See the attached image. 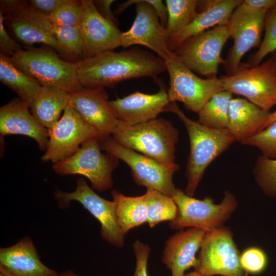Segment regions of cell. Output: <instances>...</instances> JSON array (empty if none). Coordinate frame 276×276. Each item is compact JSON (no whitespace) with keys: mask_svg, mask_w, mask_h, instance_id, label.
Masks as SVG:
<instances>
[{"mask_svg":"<svg viewBox=\"0 0 276 276\" xmlns=\"http://www.w3.org/2000/svg\"><path fill=\"white\" fill-rule=\"evenodd\" d=\"M267 11L251 9L242 2L232 13L226 26L234 44L223 64L227 75L236 71L248 51L260 45Z\"/></svg>","mask_w":276,"mask_h":276,"instance_id":"9a60e30c","label":"cell"},{"mask_svg":"<svg viewBox=\"0 0 276 276\" xmlns=\"http://www.w3.org/2000/svg\"><path fill=\"white\" fill-rule=\"evenodd\" d=\"M49 139L40 159L53 164L66 159L89 139L97 137L96 130L85 122L70 105L55 126L48 129Z\"/></svg>","mask_w":276,"mask_h":276,"instance_id":"2e32d148","label":"cell"},{"mask_svg":"<svg viewBox=\"0 0 276 276\" xmlns=\"http://www.w3.org/2000/svg\"><path fill=\"white\" fill-rule=\"evenodd\" d=\"M246 99L232 98L230 101L227 129L240 143L262 130L270 114Z\"/></svg>","mask_w":276,"mask_h":276,"instance_id":"cb8c5ba5","label":"cell"},{"mask_svg":"<svg viewBox=\"0 0 276 276\" xmlns=\"http://www.w3.org/2000/svg\"><path fill=\"white\" fill-rule=\"evenodd\" d=\"M111 194L116 205L118 223L124 235L147 221L145 194L130 197L116 190L112 191Z\"/></svg>","mask_w":276,"mask_h":276,"instance_id":"4316f807","label":"cell"},{"mask_svg":"<svg viewBox=\"0 0 276 276\" xmlns=\"http://www.w3.org/2000/svg\"><path fill=\"white\" fill-rule=\"evenodd\" d=\"M99 141L101 150L129 166L136 184L172 197L176 188L173 182V176L179 170L178 165L161 163L124 147L111 135Z\"/></svg>","mask_w":276,"mask_h":276,"instance_id":"8992f818","label":"cell"},{"mask_svg":"<svg viewBox=\"0 0 276 276\" xmlns=\"http://www.w3.org/2000/svg\"><path fill=\"white\" fill-rule=\"evenodd\" d=\"M111 135L119 144L166 164L175 163L178 130L163 118L129 126L118 120Z\"/></svg>","mask_w":276,"mask_h":276,"instance_id":"3957f363","label":"cell"},{"mask_svg":"<svg viewBox=\"0 0 276 276\" xmlns=\"http://www.w3.org/2000/svg\"><path fill=\"white\" fill-rule=\"evenodd\" d=\"M76 63L78 78L84 88L113 87L131 79L154 78L167 71L160 57L136 48L119 52H105Z\"/></svg>","mask_w":276,"mask_h":276,"instance_id":"6da1fadb","label":"cell"},{"mask_svg":"<svg viewBox=\"0 0 276 276\" xmlns=\"http://www.w3.org/2000/svg\"><path fill=\"white\" fill-rule=\"evenodd\" d=\"M0 273L4 276H59L40 260L29 237L11 246L0 249Z\"/></svg>","mask_w":276,"mask_h":276,"instance_id":"ffe728a7","label":"cell"},{"mask_svg":"<svg viewBox=\"0 0 276 276\" xmlns=\"http://www.w3.org/2000/svg\"><path fill=\"white\" fill-rule=\"evenodd\" d=\"M5 17L0 11V49L1 53L11 57L22 50V46L12 39L5 29Z\"/></svg>","mask_w":276,"mask_h":276,"instance_id":"74e56055","label":"cell"},{"mask_svg":"<svg viewBox=\"0 0 276 276\" xmlns=\"http://www.w3.org/2000/svg\"><path fill=\"white\" fill-rule=\"evenodd\" d=\"M164 61L169 75L168 94L171 102H181L187 109L198 113L214 95L223 90L220 78L199 77L173 52Z\"/></svg>","mask_w":276,"mask_h":276,"instance_id":"8fae6325","label":"cell"},{"mask_svg":"<svg viewBox=\"0 0 276 276\" xmlns=\"http://www.w3.org/2000/svg\"><path fill=\"white\" fill-rule=\"evenodd\" d=\"M183 276H207L202 274L195 270L185 273Z\"/></svg>","mask_w":276,"mask_h":276,"instance_id":"ee69618b","label":"cell"},{"mask_svg":"<svg viewBox=\"0 0 276 276\" xmlns=\"http://www.w3.org/2000/svg\"><path fill=\"white\" fill-rule=\"evenodd\" d=\"M64 0H31L29 1L32 7L49 17Z\"/></svg>","mask_w":276,"mask_h":276,"instance_id":"f35d334b","label":"cell"},{"mask_svg":"<svg viewBox=\"0 0 276 276\" xmlns=\"http://www.w3.org/2000/svg\"><path fill=\"white\" fill-rule=\"evenodd\" d=\"M198 3L197 0L165 1L168 11L166 27L168 38L180 33L193 21L198 13Z\"/></svg>","mask_w":276,"mask_h":276,"instance_id":"f1b7e54d","label":"cell"},{"mask_svg":"<svg viewBox=\"0 0 276 276\" xmlns=\"http://www.w3.org/2000/svg\"><path fill=\"white\" fill-rule=\"evenodd\" d=\"M10 58L17 68L41 86H56L70 94L84 88L78 78L76 62L62 60L50 49L20 50Z\"/></svg>","mask_w":276,"mask_h":276,"instance_id":"277c9868","label":"cell"},{"mask_svg":"<svg viewBox=\"0 0 276 276\" xmlns=\"http://www.w3.org/2000/svg\"><path fill=\"white\" fill-rule=\"evenodd\" d=\"M94 4L100 14L110 22L118 26L119 22L112 13L110 6L113 0H96Z\"/></svg>","mask_w":276,"mask_h":276,"instance_id":"ab89813d","label":"cell"},{"mask_svg":"<svg viewBox=\"0 0 276 276\" xmlns=\"http://www.w3.org/2000/svg\"><path fill=\"white\" fill-rule=\"evenodd\" d=\"M272 55L271 59L272 60L274 63V66H275V68L276 69V51L272 53Z\"/></svg>","mask_w":276,"mask_h":276,"instance_id":"f6af8a7d","label":"cell"},{"mask_svg":"<svg viewBox=\"0 0 276 276\" xmlns=\"http://www.w3.org/2000/svg\"><path fill=\"white\" fill-rule=\"evenodd\" d=\"M0 276H4L3 274L0 273Z\"/></svg>","mask_w":276,"mask_h":276,"instance_id":"bcb514c9","label":"cell"},{"mask_svg":"<svg viewBox=\"0 0 276 276\" xmlns=\"http://www.w3.org/2000/svg\"><path fill=\"white\" fill-rule=\"evenodd\" d=\"M101 151L98 138L92 137L83 143L72 156L53 164L52 168L61 176H84L89 180L94 189L105 191L113 185L112 173L119 159Z\"/></svg>","mask_w":276,"mask_h":276,"instance_id":"ba28073f","label":"cell"},{"mask_svg":"<svg viewBox=\"0 0 276 276\" xmlns=\"http://www.w3.org/2000/svg\"><path fill=\"white\" fill-rule=\"evenodd\" d=\"M243 3L251 9L268 10L275 7L276 0H244Z\"/></svg>","mask_w":276,"mask_h":276,"instance_id":"60d3db41","label":"cell"},{"mask_svg":"<svg viewBox=\"0 0 276 276\" xmlns=\"http://www.w3.org/2000/svg\"><path fill=\"white\" fill-rule=\"evenodd\" d=\"M76 183L73 192H65L59 189L54 191V197L60 208H68L73 201L79 202L100 223L102 238L116 247H123L125 235L118 223L115 203L99 196L83 178H78Z\"/></svg>","mask_w":276,"mask_h":276,"instance_id":"5bb4252c","label":"cell"},{"mask_svg":"<svg viewBox=\"0 0 276 276\" xmlns=\"http://www.w3.org/2000/svg\"><path fill=\"white\" fill-rule=\"evenodd\" d=\"M133 4H135L136 16L130 28L122 32L121 46L144 45L164 60L171 52L167 45L168 34L149 0L127 1L117 6L114 14L119 15Z\"/></svg>","mask_w":276,"mask_h":276,"instance_id":"4fadbf2b","label":"cell"},{"mask_svg":"<svg viewBox=\"0 0 276 276\" xmlns=\"http://www.w3.org/2000/svg\"><path fill=\"white\" fill-rule=\"evenodd\" d=\"M0 81L17 94L30 107L41 87L36 80L17 68L9 56L0 54Z\"/></svg>","mask_w":276,"mask_h":276,"instance_id":"484cf974","label":"cell"},{"mask_svg":"<svg viewBox=\"0 0 276 276\" xmlns=\"http://www.w3.org/2000/svg\"><path fill=\"white\" fill-rule=\"evenodd\" d=\"M109 102L103 87L84 88L70 94L69 105L97 130L98 139L110 135L119 120Z\"/></svg>","mask_w":276,"mask_h":276,"instance_id":"d6986e66","label":"cell"},{"mask_svg":"<svg viewBox=\"0 0 276 276\" xmlns=\"http://www.w3.org/2000/svg\"><path fill=\"white\" fill-rule=\"evenodd\" d=\"M265 34L258 51L250 56L247 63L249 67L257 66L269 53L276 51V9L268 10L266 12Z\"/></svg>","mask_w":276,"mask_h":276,"instance_id":"1f68e13d","label":"cell"},{"mask_svg":"<svg viewBox=\"0 0 276 276\" xmlns=\"http://www.w3.org/2000/svg\"><path fill=\"white\" fill-rule=\"evenodd\" d=\"M229 37L226 25L216 26L188 38L173 52L192 72L207 79L216 78L219 65L224 61L222 50Z\"/></svg>","mask_w":276,"mask_h":276,"instance_id":"7c38bea8","label":"cell"},{"mask_svg":"<svg viewBox=\"0 0 276 276\" xmlns=\"http://www.w3.org/2000/svg\"><path fill=\"white\" fill-rule=\"evenodd\" d=\"M240 257L232 231L223 225L206 232L194 268L207 276H248Z\"/></svg>","mask_w":276,"mask_h":276,"instance_id":"52a82bcc","label":"cell"},{"mask_svg":"<svg viewBox=\"0 0 276 276\" xmlns=\"http://www.w3.org/2000/svg\"><path fill=\"white\" fill-rule=\"evenodd\" d=\"M59 276H78L74 271L68 270L59 274Z\"/></svg>","mask_w":276,"mask_h":276,"instance_id":"7bdbcfd3","label":"cell"},{"mask_svg":"<svg viewBox=\"0 0 276 276\" xmlns=\"http://www.w3.org/2000/svg\"><path fill=\"white\" fill-rule=\"evenodd\" d=\"M133 248L136 258V267L133 276H148L147 263L150 251L149 246L136 240L133 244Z\"/></svg>","mask_w":276,"mask_h":276,"instance_id":"8d00e7d4","label":"cell"},{"mask_svg":"<svg viewBox=\"0 0 276 276\" xmlns=\"http://www.w3.org/2000/svg\"><path fill=\"white\" fill-rule=\"evenodd\" d=\"M241 143L258 148L266 157L276 159V121Z\"/></svg>","mask_w":276,"mask_h":276,"instance_id":"e575fe53","label":"cell"},{"mask_svg":"<svg viewBox=\"0 0 276 276\" xmlns=\"http://www.w3.org/2000/svg\"><path fill=\"white\" fill-rule=\"evenodd\" d=\"M240 261L243 269L248 274L262 273L268 264V258L265 251L257 246L244 249L240 254Z\"/></svg>","mask_w":276,"mask_h":276,"instance_id":"d590c367","label":"cell"},{"mask_svg":"<svg viewBox=\"0 0 276 276\" xmlns=\"http://www.w3.org/2000/svg\"><path fill=\"white\" fill-rule=\"evenodd\" d=\"M0 11L3 13L15 37L26 45L43 43L53 48L63 57H71L54 38L53 24L48 17L21 0H1Z\"/></svg>","mask_w":276,"mask_h":276,"instance_id":"30bf717a","label":"cell"},{"mask_svg":"<svg viewBox=\"0 0 276 276\" xmlns=\"http://www.w3.org/2000/svg\"><path fill=\"white\" fill-rule=\"evenodd\" d=\"M147 222L150 227L159 223L171 221L177 216L178 209L172 197L157 191L147 189L145 194Z\"/></svg>","mask_w":276,"mask_h":276,"instance_id":"f546056e","label":"cell"},{"mask_svg":"<svg viewBox=\"0 0 276 276\" xmlns=\"http://www.w3.org/2000/svg\"><path fill=\"white\" fill-rule=\"evenodd\" d=\"M28 105L16 98L0 108V133L20 134L34 139L41 151H45L49 139L48 129L41 125L29 111Z\"/></svg>","mask_w":276,"mask_h":276,"instance_id":"44dd1931","label":"cell"},{"mask_svg":"<svg viewBox=\"0 0 276 276\" xmlns=\"http://www.w3.org/2000/svg\"><path fill=\"white\" fill-rule=\"evenodd\" d=\"M274 8H275L276 9V5H275V7H274Z\"/></svg>","mask_w":276,"mask_h":276,"instance_id":"7dc6e473","label":"cell"},{"mask_svg":"<svg viewBox=\"0 0 276 276\" xmlns=\"http://www.w3.org/2000/svg\"><path fill=\"white\" fill-rule=\"evenodd\" d=\"M172 197L178 212L169 225L175 229L194 227L208 232L220 227L231 217L238 205L235 196L228 190L225 191L224 197L218 204L215 203L210 196L198 199L176 188Z\"/></svg>","mask_w":276,"mask_h":276,"instance_id":"5b68a950","label":"cell"},{"mask_svg":"<svg viewBox=\"0 0 276 276\" xmlns=\"http://www.w3.org/2000/svg\"><path fill=\"white\" fill-rule=\"evenodd\" d=\"M275 121L276 110L270 113V114L264 124L263 129Z\"/></svg>","mask_w":276,"mask_h":276,"instance_id":"b9f144b4","label":"cell"},{"mask_svg":"<svg viewBox=\"0 0 276 276\" xmlns=\"http://www.w3.org/2000/svg\"><path fill=\"white\" fill-rule=\"evenodd\" d=\"M82 11L81 1L64 0L48 18L54 26H79Z\"/></svg>","mask_w":276,"mask_h":276,"instance_id":"836d02e7","label":"cell"},{"mask_svg":"<svg viewBox=\"0 0 276 276\" xmlns=\"http://www.w3.org/2000/svg\"><path fill=\"white\" fill-rule=\"evenodd\" d=\"M70 93L53 86H41L30 108L36 120L48 129L60 119L61 112L69 105Z\"/></svg>","mask_w":276,"mask_h":276,"instance_id":"d4e9b609","label":"cell"},{"mask_svg":"<svg viewBox=\"0 0 276 276\" xmlns=\"http://www.w3.org/2000/svg\"><path fill=\"white\" fill-rule=\"evenodd\" d=\"M220 79L223 90L243 96L261 109L269 110L276 105V69L271 58L254 67L241 63L233 74Z\"/></svg>","mask_w":276,"mask_h":276,"instance_id":"9c48e42d","label":"cell"},{"mask_svg":"<svg viewBox=\"0 0 276 276\" xmlns=\"http://www.w3.org/2000/svg\"><path fill=\"white\" fill-rule=\"evenodd\" d=\"M242 0L199 1L198 12L193 21L178 34L169 37L167 45L173 52L188 38L201 33L212 27L225 26L234 10Z\"/></svg>","mask_w":276,"mask_h":276,"instance_id":"603a6c76","label":"cell"},{"mask_svg":"<svg viewBox=\"0 0 276 276\" xmlns=\"http://www.w3.org/2000/svg\"><path fill=\"white\" fill-rule=\"evenodd\" d=\"M52 32L59 44L71 58L82 60L83 44L79 26L53 25Z\"/></svg>","mask_w":276,"mask_h":276,"instance_id":"d6a6232c","label":"cell"},{"mask_svg":"<svg viewBox=\"0 0 276 276\" xmlns=\"http://www.w3.org/2000/svg\"><path fill=\"white\" fill-rule=\"evenodd\" d=\"M159 91L154 94L135 91L122 98L109 101L118 119L126 125L132 126L155 119L162 112L167 111L171 103L168 90L161 79L154 78Z\"/></svg>","mask_w":276,"mask_h":276,"instance_id":"ac0fdd59","label":"cell"},{"mask_svg":"<svg viewBox=\"0 0 276 276\" xmlns=\"http://www.w3.org/2000/svg\"><path fill=\"white\" fill-rule=\"evenodd\" d=\"M233 94L221 90L213 95L198 113L199 123L214 129H227Z\"/></svg>","mask_w":276,"mask_h":276,"instance_id":"83f0119b","label":"cell"},{"mask_svg":"<svg viewBox=\"0 0 276 276\" xmlns=\"http://www.w3.org/2000/svg\"><path fill=\"white\" fill-rule=\"evenodd\" d=\"M167 111L177 114L189 135L190 149L186 165L187 185L185 192L193 197L206 168L236 140L227 129L211 128L190 119L175 102H171Z\"/></svg>","mask_w":276,"mask_h":276,"instance_id":"7a4b0ae2","label":"cell"},{"mask_svg":"<svg viewBox=\"0 0 276 276\" xmlns=\"http://www.w3.org/2000/svg\"><path fill=\"white\" fill-rule=\"evenodd\" d=\"M252 171L255 180L262 192L269 197L276 198V159L260 155Z\"/></svg>","mask_w":276,"mask_h":276,"instance_id":"4dcf8cb0","label":"cell"},{"mask_svg":"<svg viewBox=\"0 0 276 276\" xmlns=\"http://www.w3.org/2000/svg\"><path fill=\"white\" fill-rule=\"evenodd\" d=\"M206 232L190 227L178 232L166 241L162 256V262L171 271V276H183L197 262L196 254Z\"/></svg>","mask_w":276,"mask_h":276,"instance_id":"7402d4cb","label":"cell"},{"mask_svg":"<svg viewBox=\"0 0 276 276\" xmlns=\"http://www.w3.org/2000/svg\"><path fill=\"white\" fill-rule=\"evenodd\" d=\"M82 11L79 27L82 38V60L121 46L122 32L117 26L103 17L93 1L81 0Z\"/></svg>","mask_w":276,"mask_h":276,"instance_id":"e0dca14e","label":"cell"}]
</instances>
